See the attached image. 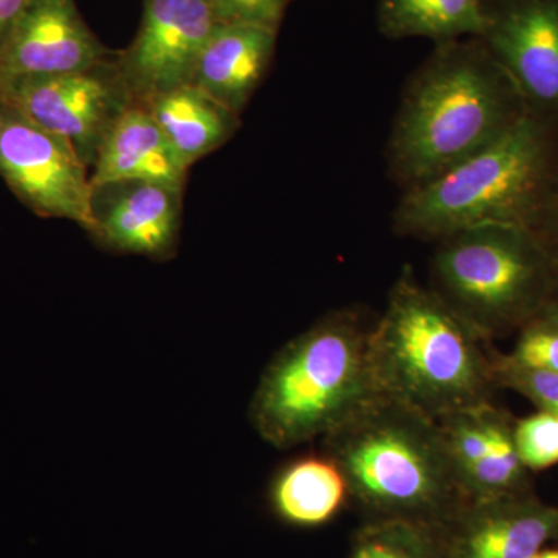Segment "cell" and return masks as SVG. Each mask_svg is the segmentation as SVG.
<instances>
[{
  "label": "cell",
  "instance_id": "21",
  "mask_svg": "<svg viewBox=\"0 0 558 558\" xmlns=\"http://www.w3.org/2000/svg\"><path fill=\"white\" fill-rule=\"evenodd\" d=\"M492 373L497 387L512 389L531 400L538 411H545L558 417V374L519 365L508 355L498 354L494 349H492Z\"/></svg>",
  "mask_w": 558,
  "mask_h": 558
},
{
  "label": "cell",
  "instance_id": "12",
  "mask_svg": "<svg viewBox=\"0 0 558 558\" xmlns=\"http://www.w3.org/2000/svg\"><path fill=\"white\" fill-rule=\"evenodd\" d=\"M183 189L149 180L92 186L98 245L120 255L154 260L174 258L182 223Z\"/></svg>",
  "mask_w": 558,
  "mask_h": 558
},
{
  "label": "cell",
  "instance_id": "20",
  "mask_svg": "<svg viewBox=\"0 0 558 558\" xmlns=\"http://www.w3.org/2000/svg\"><path fill=\"white\" fill-rule=\"evenodd\" d=\"M348 558H449L440 529L416 521L368 520L352 535Z\"/></svg>",
  "mask_w": 558,
  "mask_h": 558
},
{
  "label": "cell",
  "instance_id": "18",
  "mask_svg": "<svg viewBox=\"0 0 558 558\" xmlns=\"http://www.w3.org/2000/svg\"><path fill=\"white\" fill-rule=\"evenodd\" d=\"M159 124L165 137L191 167L194 161L226 145L240 130V116L193 84L140 101Z\"/></svg>",
  "mask_w": 558,
  "mask_h": 558
},
{
  "label": "cell",
  "instance_id": "11",
  "mask_svg": "<svg viewBox=\"0 0 558 558\" xmlns=\"http://www.w3.org/2000/svg\"><path fill=\"white\" fill-rule=\"evenodd\" d=\"M116 53L87 27L75 0H32L0 43V89L95 68Z\"/></svg>",
  "mask_w": 558,
  "mask_h": 558
},
{
  "label": "cell",
  "instance_id": "22",
  "mask_svg": "<svg viewBox=\"0 0 558 558\" xmlns=\"http://www.w3.org/2000/svg\"><path fill=\"white\" fill-rule=\"evenodd\" d=\"M513 440L527 472H542L558 464V417L538 411L513 422Z\"/></svg>",
  "mask_w": 558,
  "mask_h": 558
},
{
  "label": "cell",
  "instance_id": "4",
  "mask_svg": "<svg viewBox=\"0 0 558 558\" xmlns=\"http://www.w3.org/2000/svg\"><path fill=\"white\" fill-rule=\"evenodd\" d=\"M556 126L527 110L486 148L402 191L392 213L396 234L438 242L483 226L537 229L558 178Z\"/></svg>",
  "mask_w": 558,
  "mask_h": 558
},
{
  "label": "cell",
  "instance_id": "1",
  "mask_svg": "<svg viewBox=\"0 0 558 558\" xmlns=\"http://www.w3.org/2000/svg\"><path fill=\"white\" fill-rule=\"evenodd\" d=\"M526 112L483 40L436 44L403 89L385 149L389 179L402 191L416 189L486 148Z\"/></svg>",
  "mask_w": 558,
  "mask_h": 558
},
{
  "label": "cell",
  "instance_id": "15",
  "mask_svg": "<svg viewBox=\"0 0 558 558\" xmlns=\"http://www.w3.org/2000/svg\"><path fill=\"white\" fill-rule=\"evenodd\" d=\"M277 35L256 25H216L190 84L241 116L274 60Z\"/></svg>",
  "mask_w": 558,
  "mask_h": 558
},
{
  "label": "cell",
  "instance_id": "7",
  "mask_svg": "<svg viewBox=\"0 0 558 558\" xmlns=\"http://www.w3.org/2000/svg\"><path fill=\"white\" fill-rule=\"evenodd\" d=\"M116 60L117 53L81 72L11 84L0 89V105L65 140L92 170L113 124L135 101Z\"/></svg>",
  "mask_w": 558,
  "mask_h": 558
},
{
  "label": "cell",
  "instance_id": "24",
  "mask_svg": "<svg viewBox=\"0 0 558 558\" xmlns=\"http://www.w3.org/2000/svg\"><path fill=\"white\" fill-rule=\"evenodd\" d=\"M216 24L256 25L278 32L292 0H209Z\"/></svg>",
  "mask_w": 558,
  "mask_h": 558
},
{
  "label": "cell",
  "instance_id": "28",
  "mask_svg": "<svg viewBox=\"0 0 558 558\" xmlns=\"http://www.w3.org/2000/svg\"><path fill=\"white\" fill-rule=\"evenodd\" d=\"M534 558H558V550L556 549H543Z\"/></svg>",
  "mask_w": 558,
  "mask_h": 558
},
{
  "label": "cell",
  "instance_id": "2",
  "mask_svg": "<svg viewBox=\"0 0 558 558\" xmlns=\"http://www.w3.org/2000/svg\"><path fill=\"white\" fill-rule=\"evenodd\" d=\"M488 341L470 328L413 267H403L371 325L368 352L381 398L440 421L492 402L497 388Z\"/></svg>",
  "mask_w": 558,
  "mask_h": 558
},
{
  "label": "cell",
  "instance_id": "14",
  "mask_svg": "<svg viewBox=\"0 0 558 558\" xmlns=\"http://www.w3.org/2000/svg\"><path fill=\"white\" fill-rule=\"evenodd\" d=\"M440 535L449 558H534L558 538V506L532 490L468 502Z\"/></svg>",
  "mask_w": 558,
  "mask_h": 558
},
{
  "label": "cell",
  "instance_id": "27",
  "mask_svg": "<svg viewBox=\"0 0 558 558\" xmlns=\"http://www.w3.org/2000/svg\"><path fill=\"white\" fill-rule=\"evenodd\" d=\"M537 318L549 319V322L558 325V278L556 288H554L553 296H550L548 304H546L545 310H543L542 314H539Z\"/></svg>",
  "mask_w": 558,
  "mask_h": 558
},
{
  "label": "cell",
  "instance_id": "13",
  "mask_svg": "<svg viewBox=\"0 0 558 558\" xmlns=\"http://www.w3.org/2000/svg\"><path fill=\"white\" fill-rule=\"evenodd\" d=\"M451 464L468 502L531 492L517 451L513 422L494 402L440 418Z\"/></svg>",
  "mask_w": 558,
  "mask_h": 558
},
{
  "label": "cell",
  "instance_id": "10",
  "mask_svg": "<svg viewBox=\"0 0 558 558\" xmlns=\"http://www.w3.org/2000/svg\"><path fill=\"white\" fill-rule=\"evenodd\" d=\"M480 39L529 112L558 123V0H495Z\"/></svg>",
  "mask_w": 558,
  "mask_h": 558
},
{
  "label": "cell",
  "instance_id": "17",
  "mask_svg": "<svg viewBox=\"0 0 558 558\" xmlns=\"http://www.w3.org/2000/svg\"><path fill=\"white\" fill-rule=\"evenodd\" d=\"M349 501L347 478L336 459L326 453H304L286 462L269 487L271 512L293 527L325 526Z\"/></svg>",
  "mask_w": 558,
  "mask_h": 558
},
{
  "label": "cell",
  "instance_id": "16",
  "mask_svg": "<svg viewBox=\"0 0 558 558\" xmlns=\"http://www.w3.org/2000/svg\"><path fill=\"white\" fill-rule=\"evenodd\" d=\"M189 170L146 106L134 101L102 142L90 185L149 180L185 190Z\"/></svg>",
  "mask_w": 558,
  "mask_h": 558
},
{
  "label": "cell",
  "instance_id": "9",
  "mask_svg": "<svg viewBox=\"0 0 558 558\" xmlns=\"http://www.w3.org/2000/svg\"><path fill=\"white\" fill-rule=\"evenodd\" d=\"M209 0H143L142 24L117 68L135 101L190 84L216 27Z\"/></svg>",
  "mask_w": 558,
  "mask_h": 558
},
{
  "label": "cell",
  "instance_id": "25",
  "mask_svg": "<svg viewBox=\"0 0 558 558\" xmlns=\"http://www.w3.org/2000/svg\"><path fill=\"white\" fill-rule=\"evenodd\" d=\"M535 231L558 263V178Z\"/></svg>",
  "mask_w": 558,
  "mask_h": 558
},
{
  "label": "cell",
  "instance_id": "8",
  "mask_svg": "<svg viewBox=\"0 0 558 558\" xmlns=\"http://www.w3.org/2000/svg\"><path fill=\"white\" fill-rule=\"evenodd\" d=\"M0 175L40 218L94 230L90 172L65 140L0 105Z\"/></svg>",
  "mask_w": 558,
  "mask_h": 558
},
{
  "label": "cell",
  "instance_id": "3",
  "mask_svg": "<svg viewBox=\"0 0 558 558\" xmlns=\"http://www.w3.org/2000/svg\"><path fill=\"white\" fill-rule=\"evenodd\" d=\"M369 520L446 527L468 505L438 421L377 396L323 438Z\"/></svg>",
  "mask_w": 558,
  "mask_h": 558
},
{
  "label": "cell",
  "instance_id": "23",
  "mask_svg": "<svg viewBox=\"0 0 558 558\" xmlns=\"http://www.w3.org/2000/svg\"><path fill=\"white\" fill-rule=\"evenodd\" d=\"M506 355L527 368L558 374V325L545 318L532 319L520 329L515 348Z\"/></svg>",
  "mask_w": 558,
  "mask_h": 558
},
{
  "label": "cell",
  "instance_id": "5",
  "mask_svg": "<svg viewBox=\"0 0 558 558\" xmlns=\"http://www.w3.org/2000/svg\"><path fill=\"white\" fill-rule=\"evenodd\" d=\"M369 329L359 311L340 310L290 340L264 369L250 402L260 438L278 450L326 438L377 398Z\"/></svg>",
  "mask_w": 558,
  "mask_h": 558
},
{
  "label": "cell",
  "instance_id": "6",
  "mask_svg": "<svg viewBox=\"0 0 558 558\" xmlns=\"http://www.w3.org/2000/svg\"><path fill=\"white\" fill-rule=\"evenodd\" d=\"M436 244L429 288L484 340L520 330L553 296L558 263L534 229L475 227Z\"/></svg>",
  "mask_w": 558,
  "mask_h": 558
},
{
  "label": "cell",
  "instance_id": "26",
  "mask_svg": "<svg viewBox=\"0 0 558 558\" xmlns=\"http://www.w3.org/2000/svg\"><path fill=\"white\" fill-rule=\"evenodd\" d=\"M32 0H0V43L9 35L14 22L20 20Z\"/></svg>",
  "mask_w": 558,
  "mask_h": 558
},
{
  "label": "cell",
  "instance_id": "19",
  "mask_svg": "<svg viewBox=\"0 0 558 558\" xmlns=\"http://www.w3.org/2000/svg\"><path fill=\"white\" fill-rule=\"evenodd\" d=\"M495 0H380L377 24L391 39L427 38L435 44L481 38Z\"/></svg>",
  "mask_w": 558,
  "mask_h": 558
}]
</instances>
